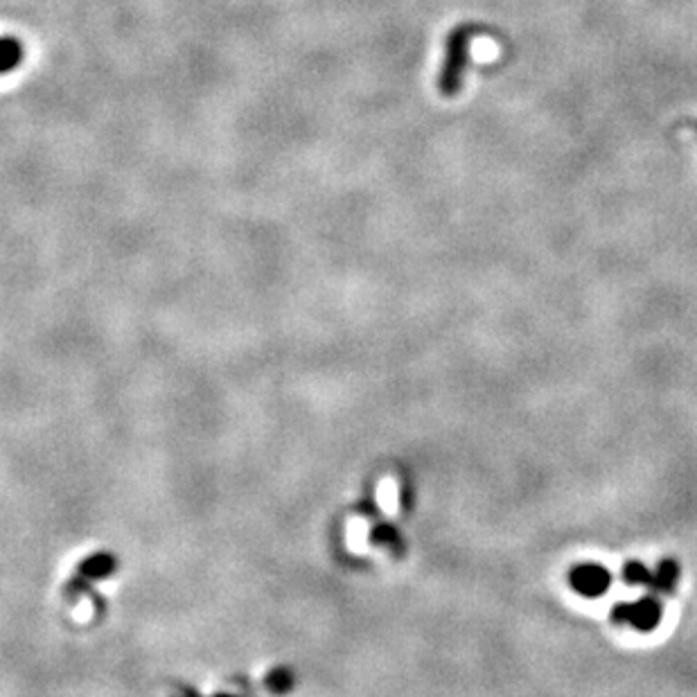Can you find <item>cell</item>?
<instances>
[{
  "label": "cell",
  "mask_w": 697,
  "mask_h": 697,
  "mask_svg": "<svg viewBox=\"0 0 697 697\" xmlns=\"http://www.w3.org/2000/svg\"><path fill=\"white\" fill-rule=\"evenodd\" d=\"M467 41H470V32L465 30V27H458V30H454L447 36V57L441 73L442 95H456L460 90L463 70L467 66Z\"/></svg>",
  "instance_id": "1"
},
{
  "label": "cell",
  "mask_w": 697,
  "mask_h": 697,
  "mask_svg": "<svg viewBox=\"0 0 697 697\" xmlns=\"http://www.w3.org/2000/svg\"><path fill=\"white\" fill-rule=\"evenodd\" d=\"M612 618L621 625L638 630V632H653L662 621V603L654 596H643L638 600H623L612 609Z\"/></svg>",
  "instance_id": "2"
},
{
  "label": "cell",
  "mask_w": 697,
  "mask_h": 697,
  "mask_svg": "<svg viewBox=\"0 0 697 697\" xmlns=\"http://www.w3.org/2000/svg\"><path fill=\"white\" fill-rule=\"evenodd\" d=\"M569 583L574 591H578L584 599H599V596L607 593L609 584H612V574L605 569L603 564L584 562L571 569Z\"/></svg>",
  "instance_id": "3"
},
{
  "label": "cell",
  "mask_w": 697,
  "mask_h": 697,
  "mask_svg": "<svg viewBox=\"0 0 697 697\" xmlns=\"http://www.w3.org/2000/svg\"><path fill=\"white\" fill-rule=\"evenodd\" d=\"M679 580V567L675 560H662L657 569L653 571L650 589L657 593H670Z\"/></svg>",
  "instance_id": "4"
},
{
  "label": "cell",
  "mask_w": 697,
  "mask_h": 697,
  "mask_svg": "<svg viewBox=\"0 0 697 697\" xmlns=\"http://www.w3.org/2000/svg\"><path fill=\"white\" fill-rule=\"evenodd\" d=\"M25 57L23 43L14 36H0V74L12 73L20 66Z\"/></svg>",
  "instance_id": "5"
},
{
  "label": "cell",
  "mask_w": 697,
  "mask_h": 697,
  "mask_svg": "<svg viewBox=\"0 0 697 697\" xmlns=\"http://www.w3.org/2000/svg\"><path fill=\"white\" fill-rule=\"evenodd\" d=\"M114 571H115V560L111 558L109 553H98L82 564V574H84L86 578H95V580L106 578V576H111Z\"/></svg>",
  "instance_id": "6"
},
{
  "label": "cell",
  "mask_w": 697,
  "mask_h": 697,
  "mask_svg": "<svg viewBox=\"0 0 697 697\" xmlns=\"http://www.w3.org/2000/svg\"><path fill=\"white\" fill-rule=\"evenodd\" d=\"M623 580L628 584H641V587H650L653 580V571L641 562H628L623 567Z\"/></svg>",
  "instance_id": "7"
},
{
  "label": "cell",
  "mask_w": 697,
  "mask_h": 697,
  "mask_svg": "<svg viewBox=\"0 0 697 697\" xmlns=\"http://www.w3.org/2000/svg\"><path fill=\"white\" fill-rule=\"evenodd\" d=\"M267 686L271 688L273 693H285L294 686V675L292 670L287 668H276L271 675L267 677Z\"/></svg>",
  "instance_id": "8"
},
{
  "label": "cell",
  "mask_w": 697,
  "mask_h": 697,
  "mask_svg": "<svg viewBox=\"0 0 697 697\" xmlns=\"http://www.w3.org/2000/svg\"><path fill=\"white\" fill-rule=\"evenodd\" d=\"M372 535H375L380 544H400V535H397V530L391 529V526H381V529H377Z\"/></svg>",
  "instance_id": "9"
}]
</instances>
